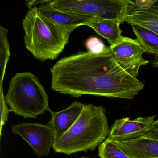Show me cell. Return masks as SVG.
Returning a JSON list of instances; mask_svg holds the SVG:
<instances>
[{
  "mask_svg": "<svg viewBox=\"0 0 158 158\" xmlns=\"http://www.w3.org/2000/svg\"><path fill=\"white\" fill-rule=\"evenodd\" d=\"M121 24L117 20L94 17L86 26L91 27L98 35L107 39L110 46H111L122 38Z\"/></svg>",
  "mask_w": 158,
  "mask_h": 158,
  "instance_id": "cell-12",
  "label": "cell"
},
{
  "mask_svg": "<svg viewBox=\"0 0 158 158\" xmlns=\"http://www.w3.org/2000/svg\"><path fill=\"white\" fill-rule=\"evenodd\" d=\"M131 0H53L52 7L80 15L117 20L123 23L128 16Z\"/></svg>",
  "mask_w": 158,
  "mask_h": 158,
  "instance_id": "cell-5",
  "label": "cell"
},
{
  "mask_svg": "<svg viewBox=\"0 0 158 158\" xmlns=\"http://www.w3.org/2000/svg\"><path fill=\"white\" fill-rule=\"evenodd\" d=\"M5 98L11 111L24 118L36 119L51 110L45 89L30 72L15 74L10 81Z\"/></svg>",
  "mask_w": 158,
  "mask_h": 158,
  "instance_id": "cell-4",
  "label": "cell"
},
{
  "mask_svg": "<svg viewBox=\"0 0 158 158\" xmlns=\"http://www.w3.org/2000/svg\"><path fill=\"white\" fill-rule=\"evenodd\" d=\"M110 47L119 65L135 78L138 76L139 68L149 63L142 57L146 52L137 39L122 36L118 42Z\"/></svg>",
  "mask_w": 158,
  "mask_h": 158,
  "instance_id": "cell-6",
  "label": "cell"
},
{
  "mask_svg": "<svg viewBox=\"0 0 158 158\" xmlns=\"http://www.w3.org/2000/svg\"><path fill=\"white\" fill-rule=\"evenodd\" d=\"M50 70L52 89L75 98L89 95L132 100L145 85L119 65L108 46L98 54L82 51L62 58Z\"/></svg>",
  "mask_w": 158,
  "mask_h": 158,
  "instance_id": "cell-1",
  "label": "cell"
},
{
  "mask_svg": "<svg viewBox=\"0 0 158 158\" xmlns=\"http://www.w3.org/2000/svg\"><path fill=\"white\" fill-rule=\"evenodd\" d=\"M26 48L41 61L55 60L64 49L71 33L43 16L36 7L28 10L23 19Z\"/></svg>",
  "mask_w": 158,
  "mask_h": 158,
  "instance_id": "cell-3",
  "label": "cell"
},
{
  "mask_svg": "<svg viewBox=\"0 0 158 158\" xmlns=\"http://www.w3.org/2000/svg\"><path fill=\"white\" fill-rule=\"evenodd\" d=\"M114 141L129 158H158V139L141 137Z\"/></svg>",
  "mask_w": 158,
  "mask_h": 158,
  "instance_id": "cell-10",
  "label": "cell"
},
{
  "mask_svg": "<svg viewBox=\"0 0 158 158\" xmlns=\"http://www.w3.org/2000/svg\"><path fill=\"white\" fill-rule=\"evenodd\" d=\"M143 137L147 138L158 139V120L155 121L148 134Z\"/></svg>",
  "mask_w": 158,
  "mask_h": 158,
  "instance_id": "cell-18",
  "label": "cell"
},
{
  "mask_svg": "<svg viewBox=\"0 0 158 158\" xmlns=\"http://www.w3.org/2000/svg\"><path fill=\"white\" fill-rule=\"evenodd\" d=\"M8 31L2 26H0V47H1V86L5 76L7 64L10 59V45L8 39Z\"/></svg>",
  "mask_w": 158,
  "mask_h": 158,
  "instance_id": "cell-14",
  "label": "cell"
},
{
  "mask_svg": "<svg viewBox=\"0 0 158 158\" xmlns=\"http://www.w3.org/2000/svg\"><path fill=\"white\" fill-rule=\"evenodd\" d=\"M156 116L139 117L134 120L125 117L115 120L108 138L114 141H123L144 136L155 122Z\"/></svg>",
  "mask_w": 158,
  "mask_h": 158,
  "instance_id": "cell-8",
  "label": "cell"
},
{
  "mask_svg": "<svg viewBox=\"0 0 158 158\" xmlns=\"http://www.w3.org/2000/svg\"><path fill=\"white\" fill-rule=\"evenodd\" d=\"M12 132L20 136L31 146L37 156H48L55 136L48 124L29 123L23 122L12 126Z\"/></svg>",
  "mask_w": 158,
  "mask_h": 158,
  "instance_id": "cell-7",
  "label": "cell"
},
{
  "mask_svg": "<svg viewBox=\"0 0 158 158\" xmlns=\"http://www.w3.org/2000/svg\"><path fill=\"white\" fill-rule=\"evenodd\" d=\"M48 2V1H36V0H34V1H27L26 2V4L27 6L29 9L33 7H35V5L37 4H40L41 5L45 4Z\"/></svg>",
  "mask_w": 158,
  "mask_h": 158,
  "instance_id": "cell-19",
  "label": "cell"
},
{
  "mask_svg": "<svg viewBox=\"0 0 158 158\" xmlns=\"http://www.w3.org/2000/svg\"><path fill=\"white\" fill-rule=\"evenodd\" d=\"M98 156L100 158H130L114 140L108 137L99 147Z\"/></svg>",
  "mask_w": 158,
  "mask_h": 158,
  "instance_id": "cell-15",
  "label": "cell"
},
{
  "mask_svg": "<svg viewBox=\"0 0 158 158\" xmlns=\"http://www.w3.org/2000/svg\"><path fill=\"white\" fill-rule=\"evenodd\" d=\"M105 112L102 106L85 104L81 114L70 129L55 139L52 146L54 151L69 155L95 150L110 133Z\"/></svg>",
  "mask_w": 158,
  "mask_h": 158,
  "instance_id": "cell-2",
  "label": "cell"
},
{
  "mask_svg": "<svg viewBox=\"0 0 158 158\" xmlns=\"http://www.w3.org/2000/svg\"><path fill=\"white\" fill-rule=\"evenodd\" d=\"M49 1L37 8L38 11L70 33H72L79 27L86 25L94 18L55 9L50 5Z\"/></svg>",
  "mask_w": 158,
  "mask_h": 158,
  "instance_id": "cell-9",
  "label": "cell"
},
{
  "mask_svg": "<svg viewBox=\"0 0 158 158\" xmlns=\"http://www.w3.org/2000/svg\"><path fill=\"white\" fill-rule=\"evenodd\" d=\"M85 47L88 51L95 54H98L105 49L106 46L98 38L91 37L86 41Z\"/></svg>",
  "mask_w": 158,
  "mask_h": 158,
  "instance_id": "cell-16",
  "label": "cell"
},
{
  "mask_svg": "<svg viewBox=\"0 0 158 158\" xmlns=\"http://www.w3.org/2000/svg\"><path fill=\"white\" fill-rule=\"evenodd\" d=\"M1 131L2 126L4 125L5 122L8 120L9 112L10 110L7 107V102L3 94L2 87H1Z\"/></svg>",
  "mask_w": 158,
  "mask_h": 158,
  "instance_id": "cell-17",
  "label": "cell"
},
{
  "mask_svg": "<svg viewBox=\"0 0 158 158\" xmlns=\"http://www.w3.org/2000/svg\"><path fill=\"white\" fill-rule=\"evenodd\" d=\"M125 22L131 26L145 27L158 35V0L147 10H138L129 15Z\"/></svg>",
  "mask_w": 158,
  "mask_h": 158,
  "instance_id": "cell-13",
  "label": "cell"
},
{
  "mask_svg": "<svg viewBox=\"0 0 158 158\" xmlns=\"http://www.w3.org/2000/svg\"><path fill=\"white\" fill-rule=\"evenodd\" d=\"M89 158L88 157H81V158Z\"/></svg>",
  "mask_w": 158,
  "mask_h": 158,
  "instance_id": "cell-20",
  "label": "cell"
},
{
  "mask_svg": "<svg viewBox=\"0 0 158 158\" xmlns=\"http://www.w3.org/2000/svg\"><path fill=\"white\" fill-rule=\"evenodd\" d=\"M84 105L81 102L75 101L63 110L59 112L50 111L51 118L48 124L53 130L55 139L70 129L81 114Z\"/></svg>",
  "mask_w": 158,
  "mask_h": 158,
  "instance_id": "cell-11",
  "label": "cell"
}]
</instances>
